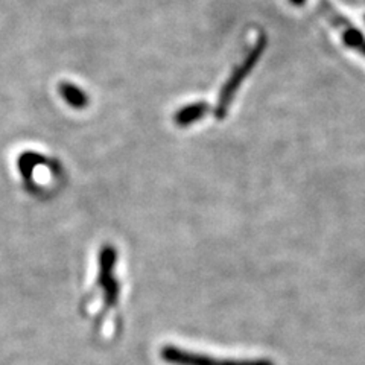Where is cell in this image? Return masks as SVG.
<instances>
[{
	"label": "cell",
	"mask_w": 365,
	"mask_h": 365,
	"mask_svg": "<svg viewBox=\"0 0 365 365\" xmlns=\"http://www.w3.org/2000/svg\"><path fill=\"white\" fill-rule=\"evenodd\" d=\"M162 359L173 365H272L264 359H218L175 346L163 347Z\"/></svg>",
	"instance_id": "cell-1"
},
{
	"label": "cell",
	"mask_w": 365,
	"mask_h": 365,
	"mask_svg": "<svg viewBox=\"0 0 365 365\" xmlns=\"http://www.w3.org/2000/svg\"><path fill=\"white\" fill-rule=\"evenodd\" d=\"M114 259H116V253L113 248H106L102 251L101 256V284L107 291V300L113 303L118 297V284L113 279V267Z\"/></svg>",
	"instance_id": "cell-2"
}]
</instances>
